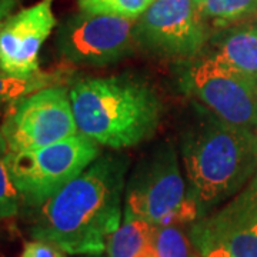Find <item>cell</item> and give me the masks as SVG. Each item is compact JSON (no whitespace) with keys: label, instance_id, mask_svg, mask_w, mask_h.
I'll return each instance as SVG.
<instances>
[{"label":"cell","instance_id":"obj_1","mask_svg":"<svg viewBox=\"0 0 257 257\" xmlns=\"http://www.w3.org/2000/svg\"><path fill=\"white\" fill-rule=\"evenodd\" d=\"M130 159L100 155L82 175L37 207L32 237L72 256H99L121 224Z\"/></svg>","mask_w":257,"mask_h":257},{"label":"cell","instance_id":"obj_2","mask_svg":"<svg viewBox=\"0 0 257 257\" xmlns=\"http://www.w3.org/2000/svg\"><path fill=\"white\" fill-rule=\"evenodd\" d=\"M177 135L184 177L200 217L257 175V132L230 124L199 101L184 107Z\"/></svg>","mask_w":257,"mask_h":257},{"label":"cell","instance_id":"obj_3","mask_svg":"<svg viewBox=\"0 0 257 257\" xmlns=\"http://www.w3.org/2000/svg\"><path fill=\"white\" fill-rule=\"evenodd\" d=\"M69 93L79 133L110 150L143 143L162 120L159 94L138 76L84 77Z\"/></svg>","mask_w":257,"mask_h":257},{"label":"cell","instance_id":"obj_4","mask_svg":"<svg viewBox=\"0 0 257 257\" xmlns=\"http://www.w3.org/2000/svg\"><path fill=\"white\" fill-rule=\"evenodd\" d=\"M159 226L192 224L200 211L192 199L175 142H159L146 152L126 180L124 217Z\"/></svg>","mask_w":257,"mask_h":257},{"label":"cell","instance_id":"obj_5","mask_svg":"<svg viewBox=\"0 0 257 257\" xmlns=\"http://www.w3.org/2000/svg\"><path fill=\"white\" fill-rule=\"evenodd\" d=\"M100 147L94 140L77 133L40 149L8 153V169L22 203L30 209L40 207L82 175L100 156Z\"/></svg>","mask_w":257,"mask_h":257},{"label":"cell","instance_id":"obj_6","mask_svg":"<svg viewBox=\"0 0 257 257\" xmlns=\"http://www.w3.org/2000/svg\"><path fill=\"white\" fill-rule=\"evenodd\" d=\"M77 133L70 93L59 84L12 103L0 126V136L8 153L40 149Z\"/></svg>","mask_w":257,"mask_h":257},{"label":"cell","instance_id":"obj_7","mask_svg":"<svg viewBox=\"0 0 257 257\" xmlns=\"http://www.w3.org/2000/svg\"><path fill=\"white\" fill-rule=\"evenodd\" d=\"M179 84L230 124L257 132V84L210 56L182 62Z\"/></svg>","mask_w":257,"mask_h":257},{"label":"cell","instance_id":"obj_8","mask_svg":"<svg viewBox=\"0 0 257 257\" xmlns=\"http://www.w3.org/2000/svg\"><path fill=\"white\" fill-rule=\"evenodd\" d=\"M136 45L150 55L187 62L200 56L210 39V26L196 0H155L136 19Z\"/></svg>","mask_w":257,"mask_h":257},{"label":"cell","instance_id":"obj_9","mask_svg":"<svg viewBox=\"0 0 257 257\" xmlns=\"http://www.w3.org/2000/svg\"><path fill=\"white\" fill-rule=\"evenodd\" d=\"M136 19L79 12L66 18L56 33L57 53L82 67H106L119 63L138 47Z\"/></svg>","mask_w":257,"mask_h":257},{"label":"cell","instance_id":"obj_10","mask_svg":"<svg viewBox=\"0 0 257 257\" xmlns=\"http://www.w3.org/2000/svg\"><path fill=\"white\" fill-rule=\"evenodd\" d=\"M189 239L199 257H257V223L244 194L192 223Z\"/></svg>","mask_w":257,"mask_h":257},{"label":"cell","instance_id":"obj_11","mask_svg":"<svg viewBox=\"0 0 257 257\" xmlns=\"http://www.w3.org/2000/svg\"><path fill=\"white\" fill-rule=\"evenodd\" d=\"M52 5L40 0L0 22V72L18 77L40 72V49L57 23Z\"/></svg>","mask_w":257,"mask_h":257},{"label":"cell","instance_id":"obj_12","mask_svg":"<svg viewBox=\"0 0 257 257\" xmlns=\"http://www.w3.org/2000/svg\"><path fill=\"white\" fill-rule=\"evenodd\" d=\"M107 257H199L179 226L123 219L107 244Z\"/></svg>","mask_w":257,"mask_h":257},{"label":"cell","instance_id":"obj_13","mask_svg":"<svg viewBox=\"0 0 257 257\" xmlns=\"http://www.w3.org/2000/svg\"><path fill=\"white\" fill-rule=\"evenodd\" d=\"M204 55L229 66L257 84V25L237 23L216 30Z\"/></svg>","mask_w":257,"mask_h":257},{"label":"cell","instance_id":"obj_14","mask_svg":"<svg viewBox=\"0 0 257 257\" xmlns=\"http://www.w3.org/2000/svg\"><path fill=\"white\" fill-rule=\"evenodd\" d=\"M196 5L214 30L237 25L257 13V0H196Z\"/></svg>","mask_w":257,"mask_h":257},{"label":"cell","instance_id":"obj_15","mask_svg":"<svg viewBox=\"0 0 257 257\" xmlns=\"http://www.w3.org/2000/svg\"><path fill=\"white\" fill-rule=\"evenodd\" d=\"M60 74L39 72L32 77H18L0 72V109L9 107L12 103L45 87L57 86Z\"/></svg>","mask_w":257,"mask_h":257},{"label":"cell","instance_id":"obj_16","mask_svg":"<svg viewBox=\"0 0 257 257\" xmlns=\"http://www.w3.org/2000/svg\"><path fill=\"white\" fill-rule=\"evenodd\" d=\"M155 0H77L79 9L93 15L138 19Z\"/></svg>","mask_w":257,"mask_h":257},{"label":"cell","instance_id":"obj_17","mask_svg":"<svg viewBox=\"0 0 257 257\" xmlns=\"http://www.w3.org/2000/svg\"><path fill=\"white\" fill-rule=\"evenodd\" d=\"M8 150L0 136V220H8L16 217L20 211L22 199L16 186L10 177L8 163Z\"/></svg>","mask_w":257,"mask_h":257},{"label":"cell","instance_id":"obj_18","mask_svg":"<svg viewBox=\"0 0 257 257\" xmlns=\"http://www.w3.org/2000/svg\"><path fill=\"white\" fill-rule=\"evenodd\" d=\"M18 257H66V253L49 241L33 239L23 244Z\"/></svg>","mask_w":257,"mask_h":257},{"label":"cell","instance_id":"obj_19","mask_svg":"<svg viewBox=\"0 0 257 257\" xmlns=\"http://www.w3.org/2000/svg\"><path fill=\"white\" fill-rule=\"evenodd\" d=\"M241 193L244 194V199H246L250 211L257 223V175L250 180V183L244 187V190Z\"/></svg>","mask_w":257,"mask_h":257},{"label":"cell","instance_id":"obj_20","mask_svg":"<svg viewBox=\"0 0 257 257\" xmlns=\"http://www.w3.org/2000/svg\"><path fill=\"white\" fill-rule=\"evenodd\" d=\"M20 0H0V22L9 18Z\"/></svg>","mask_w":257,"mask_h":257},{"label":"cell","instance_id":"obj_21","mask_svg":"<svg viewBox=\"0 0 257 257\" xmlns=\"http://www.w3.org/2000/svg\"><path fill=\"white\" fill-rule=\"evenodd\" d=\"M86 257H100V254H99V256H86Z\"/></svg>","mask_w":257,"mask_h":257}]
</instances>
